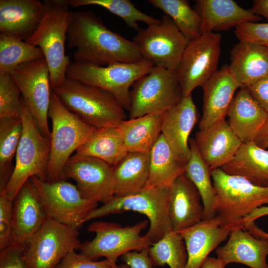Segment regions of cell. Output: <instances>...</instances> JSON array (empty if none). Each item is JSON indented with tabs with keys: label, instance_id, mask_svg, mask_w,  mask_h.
I'll return each instance as SVG.
<instances>
[{
	"label": "cell",
	"instance_id": "cell-46",
	"mask_svg": "<svg viewBox=\"0 0 268 268\" xmlns=\"http://www.w3.org/2000/svg\"><path fill=\"white\" fill-rule=\"evenodd\" d=\"M251 11L259 16H263L268 21V0H255Z\"/></svg>",
	"mask_w": 268,
	"mask_h": 268
},
{
	"label": "cell",
	"instance_id": "cell-34",
	"mask_svg": "<svg viewBox=\"0 0 268 268\" xmlns=\"http://www.w3.org/2000/svg\"><path fill=\"white\" fill-rule=\"evenodd\" d=\"M22 132L21 118L0 119V192L5 190L13 172V159Z\"/></svg>",
	"mask_w": 268,
	"mask_h": 268
},
{
	"label": "cell",
	"instance_id": "cell-6",
	"mask_svg": "<svg viewBox=\"0 0 268 268\" xmlns=\"http://www.w3.org/2000/svg\"><path fill=\"white\" fill-rule=\"evenodd\" d=\"M21 101L23 132L15 154L13 172L3 191L12 201L32 176L47 181L51 151L50 139L39 129L22 98Z\"/></svg>",
	"mask_w": 268,
	"mask_h": 268
},
{
	"label": "cell",
	"instance_id": "cell-12",
	"mask_svg": "<svg viewBox=\"0 0 268 268\" xmlns=\"http://www.w3.org/2000/svg\"><path fill=\"white\" fill-rule=\"evenodd\" d=\"M221 41L220 34L209 32L189 41L176 69L183 97L201 87L218 70Z\"/></svg>",
	"mask_w": 268,
	"mask_h": 268
},
{
	"label": "cell",
	"instance_id": "cell-22",
	"mask_svg": "<svg viewBox=\"0 0 268 268\" xmlns=\"http://www.w3.org/2000/svg\"><path fill=\"white\" fill-rule=\"evenodd\" d=\"M203 92L202 115L200 130L225 120L236 90L241 85L231 74L228 65L218 70L202 86Z\"/></svg>",
	"mask_w": 268,
	"mask_h": 268
},
{
	"label": "cell",
	"instance_id": "cell-18",
	"mask_svg": "<svg viewBox=\"0 0 268 268\" xmlns=\"http://www.w3.org/2000/svg\"><path fill=\"white\" fill-rule=\"evenodd\" d=\"M198 119L192 94L183 97L163 113L161 134L175 157L184 166L190 156L189 135Z\"/></svg>",
	"mask_w": 268,
	"mask_h": 268
},
{
	"label": "cell",
	"instance_id": "cell-15",
	"mask_svg": "<svg viewBox=\"0 0 268 268\" xmlns=\"http://www.w3.org/2000/svg\"><path fill=\"white\" fill-rule=\"evenodd\" d=\"M42 134L50 139L48 111L52 89L45 58L21 64L9 73Z\"/></svg>",
	"mask_w": 268,
	"mask_h": 268
},
{
	"label": "cell",
	"instance_id": "cell-52",
	"mask_svg": "<svg viewBox=\"0 0 268 268\" xmlns=\"http://www.w3.org/2000/svg\"><path fill=\"white\" fill-rule=\"evenodd\" d=\"M267 236L268 237V233H267Z\"/></svg>",
	"mask_w": 268,
	"mask_h": 268
},
{
	"label": "cell",
	"instance_id": "cell-49",
	"mask_svg": "<svg viewBox=\"0 0 268 268\" xmlns=\"http://www.w3.org/2000/svg\"><path fill=\"white\" fill-rule=\"evenodd\" d=\"M225 264L218 258L207 257L202 264L201 268H224Z\"/></svg>",
	"mask_w": 268,
	"mask_h": 268
},
{
	"label": "cell",
	"instance_id": "cell-21",
	"mask_svg": "<svg viewBox=\"0 0 268 268\" xmlns=\"http://www.w3.org/2000/svg\"><path fill=\"white\" fill-rule=\"evenodd\" d=\"M47 216L28 180L13 200L11 245L26 247Z\"/></svg>",
	"mask_w": 268,
	"mask_h": 268
},
{
	"label": "cell",
	"instance_id": "cell-14",
	"mask_svg": "<svg viewBox=\"0 0 268 268\" xmlns=\"http://www.w3.org/2000/svg\"><path fill=\"white\" fill-rule=\"evenodd\" d=\"M143 59L154 67L176 70L188 40L167 15L159 23L140 29L133 41Z\"/></svg>",
	"mask_w": 268,
	"mask_h": 268
},
{
	"label": "cell",
	"instance_id": "cell-45",
	"mask_svg": "<svg viewBox=\"0 0 268 268\" xmlns=\"http://www.w3.org/2000/svg\"><path fill=\"white\" fill-rule=\"evenodd\" d=\"M246 88L253 98L268 114V75Z\"/></svg>",
	"mask_w": 268,
	"mask_h": 268
},
{
	"label": "cell",
	"instance_id": "cell-11",
	"mask_svg": "<svg viewBox=\"0 0 268 268\" xmlns=\"http://www.w3.org/2000/svg\"><path fill=\"white\" fill-rule=\"evenodd\" d=\"M148 223L144 219L132 226L123 227L116 223L94 222L89 225L87 231L94 232L95 237L82 243L80 253L93 261L104 257L116 263L120 256L128 252L140 251L151 246L152 243L146 237L140 235Z\"/></svg>",
	"mask_w": 268,
	"mask_h": 268
},
{
	"label": "cell",
	"instance_id": "cell-28",
	"mask_svg": "<svg viewBox=\"0 0 268 268\" xmlns=\"http://www.w3.org/2000/svg\"><path fill=\"white\" fill-rule=\"evenodd\" d=\"M220 168L257 186L268 187V150L254 141L242 143L234 157Z\"/></svg>",
	"mask_w": 268,
	"mask_h": 268
},
{
	"label": "cell",
	"instance_id": "cell-26",
	"mask_svg": "<svg viewBox=\"0 0 268 268\" xmlns=\"http://www.w3.org/2000/svg\"><path fill=\"white\" fill-rule=\"evenodd\" d=\"M229 69L241 87H248L268 75V48L240 41L230 51Z\"/></svg>",
	"mask_w": 268,
	"mask_h": 268
},
{
	"label": "cell",
	"instance_id": "cell-43",
	"mask_svg": "<svg viewBox=\"0 0 268 268\" xmlns=\"http://www.w3.org/2000/svg\"><path fill=\"white\" fill-rule=\"evenodd\" d=\"M26 247L10 245L0 251V268H28L24 257Z\"/></svg>",
	"mask_w": 268,
	"mask_h": 268
},
{
	"label": "cell",
	"instance_id": "cell-31",
	"mask_svg": "<svg viewBox=\"0 0 268 268\" xmlns=\"http://www.w3.org/2000/svg\"><path fill=\"white\" fill-rule=\"evenodd\" d=\"M185 172L161 134L149 152V176L145 188H169Z\"/></svg>",
	"mask_w": 268,
	"mask_h": 268
},
{
	"label": "cell",
	"instance_id": "cell-9",
	"mask_svg": "<svg viewBox=\"0 0 268 268\" xmlns=\"http://www.w3.org/2000/svg\"><path fill=\"white\" fill-rule=\"evenodd\" d=\"M31 183L48 217L79 229L98 202L84 198L76 186L67 180L49 182L32 176Z\"/></svg>",
	"mask_w": 268,
	"mask_h": 268
},
{
	"label": "cell",
	"instance_id": "cell-42",
	"mask_svg": "<svg viewBox=\"0 0 268 268\" xmlns=\"http://www.w3.org/2000/svg\"><path fill=\"white\" fill-rule=\"evenodd\" d=\"M115 264L107 259L95 262L72 250L54 268H111Z\"/></svg>",
	"mask_w": 268,
	"mask_h": 268
},
{
	"label": "cell",
	"instance_id": "cell-50",
	"mask_svg": "<svg viewBox=\"0 0 268 268\" xmlns=\"http://www.w3.org/2000/svg\"><path fill=\"white\" fill-rule=\"evenodd\" d=\"M111 268H130L129 266L127 265L124 264L122 265H120L119 266L116 265V264L113 265Z\"/></svg>",
	"mask_w": 268,
	"mask_h": 268
},
{
	"label": "cell",
	"instance_id": "cell-51",
	"mask_svg": "<svg viewBox=\"0 0 268 268\" xmlns=\"http://www.w3.org/2000/svg\"><path fill=\"white\" fill-rule=\"evenodd\" d=\"M266 46L268 48V44L266 45Z\"/></svg>",
	"mask_w": 268,
	"mask_h": 268
},
{
	"label": "cell",
	"instance_id": "cell-39",
	"mask_svg": "<svg viewBox=\"0 0 268 268\" xmlns=\"http://www.w3.org/2000/svg\"><path fill=\"white\" fill-rule=\"evenodd\" d=\"M20 93L10 74L0 71V119L21 118Z\"/></svg>",
	"mask_w": 268,
	"mask_h": 268
},
{
	"label": "cell",
	"instance_id": "cell-27",
	"mask_svg": "<svg viewBox=\"0 0 268 268\" xmlns=\"http://www.w3.org/2000/svg\"><path fill=\"white\" fill-rule=\"evenodd\" d=\"M228 123L242 143L254 141L268 118V114L246 87L239 88L227 113Z\"/></svg>",
	"mask_w": 268,
	"mask_h": 268
},
{
	"label": "cell",
	"instance_id": "cell-13",
	"mask_svg": "<svg viewBox=\"0 0 268 268\" xmlns=\"http://www.w3.org/2000/svg\"><path fill=\"white\" fill-rule=\"evenodd\" d=\"M79 235L78 229L47 217L25 248L28 268H54L68 252L79 250Z\"/></svg>",
	"mask_w": 268,
	"mask_h": 268
},
{
	"label": "cell",
	"instance_id": "cell-20",
	"mask_svg": "<svg viewBox=\"0 0 268 268\" xmlns=\"http://www.w3.org/2000/svg\"><path fill=\"white\" fill-rule=\"evenodd\" d=\"M45 12L38 0H0V34L25 41L38 29Z\"/></svg>",
	"mask_w": 268,
	"mask_h": 268
},
{
	"label": "cell",
	"instance_id": "cell-4",
	"mask_svg": "<svg viewBox=\"0 0 268 268\" xmlns=\"http://www.w3.org/2000/svg\"><path fill=\"white\" fill-rule=\"evenodd\" d=\"M45 12L35 32L26 43L40 48L47 62L51 89L58 86L66 77L71 63L65 53L67 31L73 11L67 0H46Z\"/></svg>",
	"mask_w": 268,
	"mask_h": 268
},
{
	"label": "cell",
	"instance_id": "cell-47",
	"mask_svg": "<svg viewBox=\"0 0 268 268\" xmlns=\"http://www.w3.org/2000/svg\"><path fill=\"white\" fill-rule=\"evenodd\" d=\"M254 141L263 148H268V118L258 132Z\"/></svg>",
	"mask_w": 268,
	"mask_h": 268
},
{
	"label": "cell",
	"instance_id": "cell-36",
	"mask_svg": "<svg viewBox=\"0 0 268 268\" xmlns=\"http://www.w3.org/2000/svg\"><path fill=\"white\" fill-rule=\"evenodd\" d=\"M148 255L153 266L185 268L188 253L184 240L178 232L173 230L148 248Z\"/></svg>",
	"mask_w": 268,
	"mask_h": 268
},
{
	"label": "cell",
	"instance_id": "cell-23",
	"mask_svg": "<svg viewBox=\"0 0 268 268\" xmlns=\"http://www.w3.org/2000/svg\"><path fill=\"white\" fill-rule=\"evenodd\" d=\"M195 137L200 154L211 170L229 162L242 144L225 120L199 130Z\"/></svg>",
	"mask_w": 268,
	"mask_h": 268
},
{
	"label": "cell",
	"instance_id": "cell-44",
	"mask_svg": "<svg viewBox=\"0 0 268 268\" xmlns=\"http://www.w3.org/2000/svg\"><path fill=\"white\" fill-rule=\"evenodd\" d=\"M121 260L130 268H152L153 266L148 255V248L128 252L121 256Z\"/></svg>",
	"mask_w": 268,
	"mask_h": 268
},
{
	"label": "cell",
	"instance_id": "cell-2",
	"mask_svg": "<svg viewBox=\"0 0 268 268\" xmlns=\"http://www.w3.org/2000/svg\"><path fill=\"white\" fill-rule=\"evenodd\" d=\"M52 91L69 111L97 129L117 126L126 119L115 96L97 86L66 77Z\"/></svg>",
	"mask_w": 268,
	"mask_h": 268
},
{
	"label": "cell",
	"instance_id": "cell-8",
	"mask_svg": "<svg viewBox=\"0 0 268 268\" xmlns=\"http://www.w3.org/2000/svg\"><path fill=\"white\" fill-rule=\"evenodd\" d=\"M154 67L151 62L143 59L138 62H115L104 67L73 62L67 67L66 77L107 91L125 110L129 111L131 87Z\"/></svg>",
	"mask_w": 268,
	"mask_h": 268
},
{
	"label": "cell",
	"instance_id": "cell-41",
	"mask_svg": "<svg viewBox=\"0 0 268 268\" xmlns=\"http://www.w3.org/2000/svg\"><path fill=\"white\" fill-rule=\"evenodd\" d=\"M234 33L240 41L268 44V23L245 22L236 26Z\"/></svg>",
	"mask_w": 268,
	"mask_h": 268
},
{
	"label": "cell",
	"instance_id": "cell-1",
	"mask_svg": "<svg viewBox=\"0 0 268 268\" xmlns=\"http://www.w3.org/2000/svg\"><path fill=\"white\" fill-rule=\"evenodd\" d=\"M67 46L74 49V62L104 67L136 63L143 58L134 42L107 28L90 10L73 11L67 31Z\"/></svg>",
	"mask_w": 268,
	"mask_h": 268
},
{
	"label": "cell",
	"instance_id": "cell-40",
	"mask_svg": "<svg viewBox=\"0 0 268 268\" xmlns=\"http://www.w3.org/2000/svg\"><path fill=\"white\" fill-rule=\"evenodd\" d=\"M13 229V201L0 193V251L11 245Z\"/></svg>",
	"mask_w": 268,
	"mask_h": 268
},
{
	"label": "cell",
	"instance_id": "cell-3",
	"mask_svg": "<svg viewBox=\"0 0 268 268\" xmlns=\"http://www.w3.org/2000/svg\"><path fill=\"white\" fill-rule=\"evenodd\" d=\"M48 117L52 123L51 151L47 181L67 180L64 168L74 151L83 145L97 128L69 111L52 91Z\"/></svg>",
	"mask_w": 268,
	"mask_h": 268
},
{
	"label": "cell",
	"instance_id": "cell-32",
	"mask_svg": "<svg viewBox=\"0 0 268 268\" xmlns=\"http://www.w3.org/2000/svg\"><path fill=\"white\" fill-rule=\"evenodd\" d=\"M128 152L118 126L97 129L75 151L77 154L101 159L113 166Z\"/></svg>",
	"mask_w": 268,
	"mask_h": 268
},
{
	"label": "cell",
	"instance_id": "cell-29",
	"mask_svg": "<svg viewBox=\"0 0 268 268\" xmlns=\"http://www.w3.org/2000/svg\"><path fill=\"white\" fill-rule=\"evenodd\" d=\"M115 195L123 197L146 187L149 176V153L132 152L113 166Z\"/></svg>",
	"mask_w": 268,
	"mask_h": 268
},
{
	"label": "cell",
	"instance_id": "cell-16",
	"mask_svg": "<svg viewBox=\"0 0 268 268\" xmlns=\"http://www.w3.org/2000/svg\"><path fill=\"white\" fill-rule=\"evenodd\" d=\"M64 173L86 199L104 204L115 195L113 166L101 159L75 153L66 163Z\"/></svg>",
	"mask_w": 268,
	"mask_h": 268
},
{
	"label": "cell",
	"instance_id": "cell-25",
	"mask_svg": "<svg viewBox=\"0 0 268 268\" xmlns=\"http://www.w3.org/2000/svg\"><path fill=\"white\" fill-rule=\"evenodd\" d=\"M202 21V33L227 30L262 18L251 9H246L233 0H197L194 8Z\"/></svg>",
	"mask_w": 268,
	"mask_h": 268
},
{
	"label": "cell",
	"instance_id": "cell-35",
	"mask_svg": "<svg viewBox=\"0 0 268 268\" xmlns=\"http://www.w3.org/2000/svg\"><path fill=\"white\" fill-rule=\"evenodd\" d=\"M148 2L169 16L188 41L202 34L201 18L188 0H149Z\"/></svg>",
	"mask_w": 268,
	"mask_h": 268
},
{
	"label": "cell",
	"instance_id": "cell-17",
	"mask_svg": "<svg viewBox=\"0 0 268 268\" xmlns=\"http://www.w3.org/2000/svg\"><path fill=\"white\" fill-rule=\"evenodd\" d=\"M215 253L226 266L235 263L251 268H268V237L253 222L233 229L226 243L217 247Z\"/></svg>",
	"mask_w": 268,
	"mask_h": 268
},
{
	"label": "cell",
	"instance_id": "cell-48",
	"mask_svg": "<svg viewBox=\"0 0 268 268\" xmlns=\"http://www.w3.org/2000/svg\"><path fill=\"white\" fill-rule=\"evenodd\" d=\"M268 215V205H264L254 210L243 220L244 225L255 221L264 216Z\"/></svg>",
	"mask_w": 268,
	"mask_h": 268
},
{
	"label": "cell",
	"instance_id": "cell-33",
	"mask_svg": "<svg viewBox=\"0 0 268 268\" xmlns=\"http://www.w3.org/2000/svg\"><path fill=\"white\" fill-rule=\"evenodd\" d=\"M190 158L184 166L185 174L198 189L204 207V220L216 216L215 210L216 195L211 181V170L201 158L194 139L189 141Z\"/></svg>",
	"mask_w": 268,
	"mask_h": 268
},
{
	"label": "cell",
	"instance_id": "cell-38",
	"mask_svg": "<svg viewBox=\"0 0 268 268\" xmlns=\"http://www.w3.org/2000/svg\"><path fill=\"white\" fill-rule=\"evenodd\" d=\"M70 6L96 5L103 7L121 18L130 28L138 31L137 22L142 21L148 26L160 23V20L138 10L129 0H67Z\"/></svg>",
	"mask_w": 268,
	"mask_h": 268
},
{
	"label": "cell",
	"instance_id": "cell-7",
	"mask_svg": "<svg viewBox=\"0 0 268 268\" xmlns=\"http://www.w3.org/2000/svg\"><path fill=\"white\" fill-rule=\"evenodd\" d=\"M167 187L145 188L130 195L114 196L106 203L91 211L86 222L109 214L134 211L145 215L149 228L144 235L152 243H156L172 231L168 213Z\"/></svg>",
	"mask_w": 268,
	"mask_h": 268
},
{
	"label": "cell",
	"instance_id": "cell-37",
	"mask_svg": "<svg viewBox=\"0 0 268 268\" xmlns=\"http://www.w3.org/2000/svg\"><path fill=\"white\" fill-rule=\"evenodd\" d=\"M44 58L40 48L0 34V71L9 73L21 64Z\"/></svg>",
	"mask_w": 268,
	"mask_h": 268
},
{
	"label": "cell",
	"instance_id": "cell-10",
	"mask_svg": "<svg viewBox=\"0 0 268 268\" xmlns=\"http://www.w3.org/2000/svg\"><path fill=\"white\" fill-rule=\"evenodd\" d=\"M130 92L129 118L164 112L183 97L176 70L154 67L136 80Z\"/></svg>",
	"mask_w": 268,
	"mask_h": 268
},
{
	"label": "cell",
	"instance_id": "cell-30",
	"mask_svg": "<svg viewBox=\"0 0 268 268\" xmlns=\"http://www.w3.org/2000/svg\"><path fill=\"white\" fill-rule=\"evenodd\" d=\"M163 113L125 120L118 125L128 152H150L161 134Z\"/></svg>",
	"mask_w": 268,
	"mask_h": 268
},
{
	"label": "cell",
	"instance_id": "cell-24",
	"mask_svg": "<svg viewBox=\"0 0 268 268\" xmlns=\"http://www.w3.org/2000/svg\"><path fill=\"white\" fill-rule=\"evenodd\" d=\"M234 229L223 226L216 216L178 232L184 240L188 253L185 268H201L210 253L229 237Z\"/></svg>",
	"mask_w": 268,
	"mask_h": 268
},
{
	"label": "cell",
	"instance_id": "cell-19",
	"mask_svg": "<svg viewBox=\"0 0 268 268\" xmlns=\"http://www.w3.org/2000/svg\"><path fill=\"white\" fill-rule=\"evenodd\" d=\"M168 213L172 230L180 232L204 220L201 195L185 173L169 188Z\"/></svg>",
	"mask_w": 268,
	"mask_h": 268
},
{
	"label": "cell",
	"instance_id": "cell-5",
	"mask_svg": "<svg viewBox=\"0 0 268 268\" xmlns=\"http://www.w3.org/2000/svg\"><path fill=\"white\" fill-rule=\"evenodd\" d=\"M215 192V210L222 224L235 228L256 209L268 204V187L257 186L245 178L230 175L220 168L211 170Z\"/></svg>",
	"mask_w": 268,
	"mask_h": 268
}]
</instances>
